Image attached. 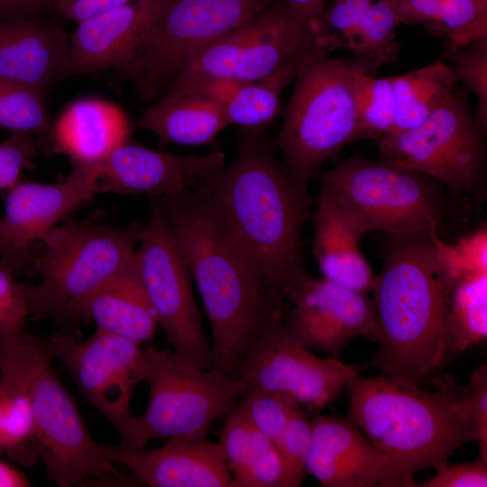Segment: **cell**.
<instances>
[{
    "label": "cell",
    "instance_id": "obj_1",
    "mask_svg": "<svg viewBox=\"0 0 487 487\" xmlns=\"http://www.w3.org/2000/svg\"><path fill=\"white\" fill-rule=\"evenodd\" d=\"M230 164L197 182L211 215L271 296L308 274L302 228L314 199L308 181L273 156L266 128L239 127Z\"/></svg>",
    "mask_w": 487,
    "mask_h": 487
},
{
    "label": "cell",
    "instance_id": "obj_2",
    "mask_svg": "<svg viewBox=\"0 0 487 487\" xmlns=\"http://www.w3.org/2000/svg\"><path fill=\"white\" fill-rule=\"evenodd\" d=\"M466 269L455 244L436 232L389 234L371 289L379 349L369 366L418 386L446 363L451 294Z\"/></svg>",
    "mask_w": 487,
    "mask_h": 487
},
{
    "label": "cell",
    "instance_id": "obj_3",
    "mask_svg": "<svg viewBox=\"0 0 487 487\" xmlns=\"http://www.w3.org/2000/svg\"><path fill=\"white\" fill-rule=\"evenodd\" d=\"M160 200L208 317L212 368L239 378L245 353L266 325L282 316L283 305L259 280L197 189Z\"/></svg>",
    "mask_w": 487,
    "mask_h": 487
},
{
    "label": "cell",
    "instance_id": "obj_4",
    "mask_svg": "<svg viewBox=\"0 0 487 487\" xmlns=\"http://www.w3.org/2000/svg\"><path fill=\"white\" fill-rule=\"evenodd\" d=\"M434 384L433 391H425L383 373H357L345 386L346 418L395 462L409 487L418 472L436 470L462 446L479 442L466 386L447 374Z\"/></svg>",
    "mask_w": 487,
    "mask_h": 487
},
{
    "label": "cell",
    "instance_id": "obj_5",
    "mask_svg": "<svg viewBox=\"0 0 487 487\" xmlns=\"http://www.w3.org/2000/svg\"><path fill=\"white\" fill-rule=\"evenodd\" d=\"M39 242L24 273L29 318L48 319L59 328L88 324L87 307L96 292L135 259L142 226L64 218Z\"/></svg>",
    "mask_w": 487,
    "mask_h": 487
},
{
    "label": "cell",
    "instance_id": "obj_6",
    "mask_svg": "<svg viewBox=\"0 0 487 487\" xmlns=\"http://www.w3.org/2000/svg\"><path fill=\"white\" fill-rule=\"evenodd\" d=\"M133 51L117 71L152 101L200 51L248 22L273 0H137Z\"/></svg>",
    "mask_w": 487,
    "mask_h": 487
},
{
    "label": "cell",
    "instance_id": "obj_7",
    "mask_svg": "<svg viewBox=\"0 0 487 487\" xmlns=\"http://www.w3.org/2000/svg\"><path fill=\"white\" fill-rule=\"evenodd\" d=\"M365 65L378 69L356 57L321 53L298 74L283 124L271 140L295 176L309 181L326 160L361 139L355 72Z\"/></svg>",
    "mask_w": 487,
    "mask_h": 487
},
{
    "label": "cell",
    "instance_id": "obj_8",
    "mask_svg": "<svg viewBox=\"0 0 487 487\" xmlns=\"http://www.w3.org/2000/svg\"><path fill=\"white\" fill-rule=\"evenodd\" d=\"M139 376L149 387V400L118 445L130 450L154 439L207 437L212 424L236 407L247 388L241 378L200 368L153 346L142 345Z\"/></svg>",
    "mask_w": 487,
    "mask_h": 487
},
{
    "label": "cell",
    "instance_id": "obj_9",
    "mask_svg": "<svg viewBox=\"0 0 487 487\" xmlns=\"http://www.w3.org/2000/svg\"><path fill=\"white\" fill-rule=\"evenodd\" d=\"M313 177L363 235L371 231L438 233L454 201L427 175L358 154Z\"/></svg>",
    "mask_w": 487,
    "mask_h": 487
},
{
    "label": "cell",
    "instance_id": "obj_10",
    "mask_svg": "<svg viewBox=\"0 0 487 487\" xmlns=\"http://www.w3.org/2000/svg\"><path fill=\"white\" fill-rule=\"evenodd\" d=\"M322 25L271 3L244 24L214 41L176 75L162 96H178L214 78L260 81L293 63L326 52Z\"/></svg>",
    "mask_w": 487,
    "mask_h": 487
},
{
    "label": "cell",
    "instance_id": "obj_11",
    "mask_svg": "<svg viewBox=\"0 0 487 487\" xmlns=\"http://www.w3.org/2000/svg\"><path fill=\"white\" fill-rule=\"evenodd\" d=\"M46 338L31 334L28 347V389L39 461L60 487L90 479L119 477L110 446L90 435L72 395L53 367Z\"/></svg>",
    "mask_w": 487,
    "mask_h": 487
},
{
    "label": "cell",
    "instance_id": "obj_12",
    "mask_svg": "<svg viewBox=\"0 0 487 487\" xmlns=\"http://www.w3.org/2000/svg\"><path fill=\"white\" fill-rule=\"evenodd\" d=\"M464 90L455 87L418 125L377 140L379 160L437 180L453 200L476 192L485 165L482 133Z\"/></svg>",
    "mask_w": 487,
    "mask_h": 487
},
{
    "label": "cell",
    "instance_id": "obj_13",
    "mask_svg": "<svg viewBox=\"0 0 487 487\" xmlns=\"http://www.w3.org/2000/svg\"><path fill=\"white\" fill-rule=\"evenodd\" d=\"M150 200V219L142 228L135 255L142 284L173 352L196 366L212 368V345L202 326L188 268L160 198Z\"/></svg>",
    "mask_w": 487,
    "mask_h": 487
},
{
    "label": "cell",
    "instance_id": "obj_14",
    "mask_svg": "<svg viewBox=\"0 0 487 487\" xmlns=\"http://www.w3.org/2000/svg\"><path fill=\"white\" fill-rule=\"evenodd\" d=\"M87 401L116 430L122 440L134 416L131 400L141 383L142 345L99 330L82 339L78 328L60 327L46 337Z\"/></svg>",
    "mask_w": 487,
    "mask_h": 487
},
{
    "label": "cell",
    "instance_id": "obj_15",
    "mask_svg": "<svg viewBox=\"0 0 487 487\" xmlns=\"http://www.w3.org/2000/svg\"><path fill=\"white\" fill-rule=\"evenodd\" d=\"M271 319L242 361L238 377L247 388L280 392L318 411L331 402L360 368L333 356L319 357Z\"/></svg>",
    "mask_w": 487,
    "mask_h": 487
},
{
    "label": "cell",
    "instance_id": "obj_16",
    "mask_svg": "<svg viewBox=\"0 0 487 487\" xmlns=\"http://www.w3.org/2000/svg\"><path fill=\"white\" fill-rule=\"evenodd\" d=\"M96 194L95 167L72 166L69 176L53 183H17L5 193L0 262L17 276L23 272L44 235Z\"/></svg>",
    "mask_w": 487,
    "mask_h": 487
},
{
    "label": "cell",
    "instance_id": "obj_17",
    "mask_svg": "<svg viewBox=\"0 0 487 487\" xmlns=\"http://www.w3.org/2000/svg\"><path fill=\"white\" fill-rule=\"evenodd\" d=\"M285 299L293 307L282 315V325L309 349L340 358L354 337L376 340L374 309L366 293L307 274L287 290Z\"/></svg>",
    "mask_w": 487,
    "mask_h": 487
},
{
    "label": "cell",
    "instance_id": "obj_18",
    "mask_svg": "<svg viewBox=\"0 0 487 487\" xmlns=\"http://www.w3.org/2000/svg\"><path fill=\"white\" fill-rule=\"evenodd\" d=\"M221 151L207 154H171L150 149L132 139L95 166L97 194L169 198L216 174L225 166Z\"/></svg>",
    "mask_w": 487,
    "mask_h": 487
},
{
    "label": "cell",
    "instance_id": "obj_19",
    "mask_svg": "<svg viewBox=\"0 0 487 487\" xmlns=\"http://www.w3.org/2000/svg\"><path fill=\"white\" fill-rule=\"evenodd\" d=\"M305 472L326 487H409L395 462L347 418L317 416Z\"/></svg>",
    "mask_w": 487,
    "mask_h": 487
},
{
    "label": "cell",
    "instance_id": "obj_20",
    "mask_svg": "<svg viewBox=\"0 0 487 487\" xmlns=\"http://www.w3.org/2000/svg\"><path fill=\"white\" fill-rule=\"evenodd\" d=\"M110 457L151 487H234L221 445L207 437H170L155 449L110 446Z\"/></svg>",
    "mask_w": 487,
    "mask_h": 487
},
{
    "label": "cell",
    "instance_id": "obj_21",
    "mask_svg": "<svg viewBox=\"0 0 487 487\" xmlns=\"http://www.w3.org/2000/svg\"><path fill=\"white\" fill-rule=\"evenodd\" d=\"M133 128L128 115L114 102L78 98L50 124L41 150L66 155L71 166L95 167L130 140Z\"/></svg>",
    "mask_w": 487,
    "mask_h": 487
},
{
    "label": "cell",
    "instance_id": "obj_22",
    "mask_svg": "<svg viewBox=\"0 0 487 487\" xmlns=\"http://www.w3.org/2000/svg\"><path fill=\"white\" fill-rule=\"evenodd\" d=\"M69 34L47 17L0 21V80L46 95L61 81Z\"/></svg>",
    "mask_w": 487,
    "mask_h": 487
},
{
    "label": "cell",
    "instance_id": "obj_23",
    "mask_svg": "<svg viewBox=\"0 0 487 487\" xmlns=\"http://www.w3.org/2000/svg\"><path fill=\"white\" fill-rule=\"evenodd\" d=\"M30 334L0 337V455L25 467L39 462L28 389Z\"/></svg>",
    "mask_w": 487,
    "mask_h": 487
},
{
    "label": "cell",
    "instance_id": "obj_24",
    "mask_svg": "<svg viewBox=\"0 0 487 487\" xmlns=\"http://www.w3.org/2000/svg\"><path fill=\"white\" fill-rule=\"evenodd\" d=\"M138 5L127 3L78 22L69 36L61 81L72 76L118 71L137 36Z\"/></svg>",
    "mask_w": 487,
    "mask_h": 487
},
{
    "label": "cell",
    "instance_id": "obj_25",
    "mask_svg": "<svg viewBox=\"0 0 487 487\" xmlns=\"http://www.w3.org/2000/svg\"><path fill=\"white\" fill-rule=\"evenodd\" d=\"M312 222V252L322 278L358 292L371 291L374 276L360 248L363 234L347 220L332 196L323 188Z\"/></svg>",
    "mask_w": 487,
    "mask_h": 487
},
{
    "label": "cell",
    "instance_id": "obj_26",
    "mask_svg": "<svg viewBox=\"0 0 487 487\" xmlns=\"http://www.w3.org/2000/svg\"><path fill=\"white\" fill-rule=\"evenodd\" d=\"M86 313L96 330L141 345L152 340L159 325L142 284L136 258L96 292Z\"/></svg>",
    "mask_w": 487,
    "mask_h": 487
},
{
    "label": "cell",
    "instance_id": "obj_27",
    "mask_svg": "<svg viewBox=\"0 0 487 487\" xmlns=\"http://www.w3.org/2000/svg\"><path fill=\"white\" fill-rule=\"evenodd\" d=\"M228 125L224 105L196 94L161 96L136 122L160 146L207 144Z\"/></svg>",
    "mask_w": 487,
    "mask_h": 487
},
{
    "label": "cell",
    "instance_id": "obj_28",
    "mask_svg": "<svg viewBox=\"0 0 487 487\" xmlns=\"http://www.w3.org/2000/svg\"><path fill=\"white\" fill-rule=\"evenodd\" d=\"M457 82L453 69L442 60L393 76L395 115L391 132L411 129L426 120Z\"/></svg>",
    "mask_w": 487,
    "mask_h": 487
},
{
    "label": "cell",
    "instance_id": "obj_29",
    "mask_svg": "<svg viewBox=\"0 0 487 487\" xmlns=\"http://www.w3.org/2000/svg\"><path fill=\"white\" fill-rule=\"evenodd\" d=\"M487 337V271L461 277L452 290L446 322V362Z\"/></svg>",
    "mask_w": 487,
    "mask_h": 487
},
{
    "label": "cell",
    "instance_id": "obj_30",
    "mask_svg": "<svg viewBox=\"0 0 487 487\" xmlns=\"http://www.w3.org/2000/svg\"><path fill=\"white\" fill-rule=\"evenodd\" d=\"M310 60L293 63L264 79L243 86L225 105L229 125L266 126L280 111L281 91Z\"/></svg>",
    "mask_w": 487,
    "mask_h": 487
},
{
    "label": "cell",
    "instance_id": "obj_31",
    "mask_svg": "<svg viewBox=\"0 0 487 487\" xmlns=\"http://www.w3.org/2000/svg\"><path fill=\"white\" fill-rule=\"evenodd\" d=\"M377 69L365 65L355 72V95L361 139H376L394 127L395 98L392 77L376 78Z\"/></svg>",
    "mask_w": 487,
    "mask_h": 487
},
{
    "label": "cell",
    "instance_id": "obj_32",
    "mask_svg": "<svg viewBox=\"0 0 487 487\" xmlns=\"http://www.w3.org/2000/svg\"><path fill=\"white\" fill-rule=\"evenodd\" d=\"M45 97L38 90L0 80V128L32 133L41 151L51 124Z\"/></svg>",
    "mask_w": 487,
    "mask_h": 487
},
{
    "label": "cell",
    "instance_id": "obj_33",
    "mask_svg": "<svg viewBox=\"0 0 487 487\" xmlns=\"http://www.w3.org/2000/svg\"><path fill=\"white\" fill-rule=\"evenodd\" d=\"M400 24L391 0H374L362 21L350 48L356 58L379 68L395 60L399 53L396 28Z\"/></svg>",
    "mask_w": 487,
    "mask_h": 487
},
{
    "label": "cell",
    "instance_id": "obj_34",
    "mask_svg": "<svg viewBox=\"0 0 487 487\" xmlns=\"http://www.w3.org/2000/svg\"><path fill=\"white\" fill-rule=\"evenodd\" d=\"M237 405L274 446L289 419L299 408V404L289 395L250 388H246Z\"/></svg>",
    "mask_w": 487,
    "mask_h": 487
},
{
    "label": "cell",
    "instance_id": "obj_35",
    "mask_svg": "<svg viewBox=\"0 0 487 487\" xmlns=\"http://www.w3.org/2000/svg\"><path fill=\"white\" fill-rule=\"evenodd\" d=\"M455 63V76L477 98L474 120L483 133L487 126V39L446 55Z\"/></svg>",
    "mask_w": 487,
    "mask_h": 487
},
{
    "label": "cell",
    "instance_id": "obj_36",
    "mask_svg": "<svg viewBox=\"0 0 487 487\" xmlns=\"http://www.w3.org/2000/svg\"><path fill=\"white\" fill-rule=\"evenodd\" d=\"M219 444L231 473L266 448L270 442L238 406L226 416Z\"/></svg>",
    "mask_w": 487,
    "mask_h": 487
},
{
    "label": "cell",
    "instance_id": "obj_37",
    "mask_svg": "<svg viewBox=\"0 0 487 487\" xmlns=\"http://www.w3.org/2000/svg\"><path fill=\"white\" fill-rule=\"evenodd\" d=\"M311 438V421L306 419L299 408L289 419L275 445L283 464V487H298L301 484Z\"/></svg>",
    "mask_w": 487,
    "mask_h": 487
},
{
    "label": "cell",
    "instance_id": "obj_38",
    "mask_svg": "<svg viewBox=\"0 0 487 487\" xmlns=\"http://www.w3.org/2000/svg\"><path fill=\"white\" fill-rule=\"evenodd\" d=\"M40 147L34 135L29 133L10 132L0 142V192L5 193L22 181V173L33 166Z\"/></svg>",
    "mask_w": 487,
    "mask_h": 487
},
{
    "label": "cell",
    "instance_id": "obj_39",
    "mask_svg": "<svg viewBox=\"0 0 487 487\" xmlns=\"http://www.w3.org/2000/svg\"><path fill=\"white\" fill-rule=\"evenodd\" d=\"M0 262V337L25 329L29 318L23 283Z\"/></svg>",
    "mask_w": 487,
    "mask_h": 487
},
{
    "label": "cell",
    "instance_id": "obj_40",
    "mask_svg": "<svg viewBox=\"0 0 487 487\" xmlns=\"http://www.w3.org/2000/svg\"><path fill=\"white\" fill-rule=\"evenodd\" d=\"M234 487H283L284 469L273 444L232 473Z\"/></svg>",
    "mask_w": 487,
    "mask_h": 487
},
{
    "label": "cell",
    "instance_id": "obj_41",
    "mask_svg": "<svg viewBox=\"0 0 487 487\" xmlns=\"http://www.w3.org/2000/svg\"><path fill=\"white\" fill-rule=\"evenodd\" d=\"M440 14L433 30L448 37L487 23V0H439Z\"/></svg>",
    "mask_w": 487,
    "mask_h": 487
},
{
    "label": "cell",
    "instance_id": "obj_42",
    "mask_svg": "<svg viewBox=\"0 0 487 487\" xmlns=\"http://www.w3.org/2000/svg\"><path fill=\"white\" fill-rule=\"evenodd\" d=\"M418 487H486L487 461L479 457L472 462H449L436 470L435 476L415 482Z\"/></svg>",
    "mask_w": 487,
    "mask_h": 487
},
{
    "label": "cell",
    "instance_id": "obj_43",
    "mask_svg": "<svg viewBox=\"0 0 487 487\" xmlns=\"http://www.w3.org/2000/svg\"><path fill=\"white\" fill-rule=\"evenodd\" d=\"M472 415L479 433L480 457L487 461V367L482 364L470 374L465 385Z\"/></svg>",
    "mask_w": 487,
    "mask_h": 487
},
{
    "label": "cell",
    "instance_id": "obj_44",
    "mask_svg": "<svg viewBox=\"0 0 487 487\" xmlns=\"http://www.w3.org/2000/svg\"><path fill=\"white\" fill-rule=\"evenodd\" d=\"M398 20L405 24H422L432 31L438 23L439 0H391Z\"/></svg>",
    "mask_w": 487,
    "mask_h": 487
},
{
    "label": "cell",
    "instance_id": "obj_45",
    "mask_svg": "<svg viewBox=\"0 0 487 487\" xmlns=\"http://www.w3.org/2000/svg\"><path fill=\"white\" fill-rule=\"evenodd\" d=\"M56 14V0H0V21L26 20Z\"/></svg>",
    "mask_w": 487,
    "mask_h": 487
},
{
    "label": "cell",
    "instance_id": "obj_46",
    "mask_svg": "<svg viewBox=\"0 0 487 487\" xmlns=\"http://www.w3.org/2000/svg\"><path fill=\"white\" fill-rule=\"evenodd\" d=\"M455 247L469 271H487V230L485 227L462 237L455 244Z\"/></svg>",
    "mask_w": 487,
    "mask_h": 487
},
{
    "label": "cell",
    "instance_id": "obj_47",
    "mask_svg": "<svg viewBox=\"0 0 487 487\" xmlns=\"http://www.w3.org/2000/svg\"><path fill=\"white\" fill-rule=\"evenodd\" d=\"M133 0H56V14L70 21L80 22L106 10Z\"/></svg>",
    "mask_w": 487,
    "mask_h": 487
},
{
    "label": "cell",
    "instance_id": "obj_48",
    "mask_svg": "<svg viewBox=\"0 0 487 487\" xmlns=\"http://www.w3.org/2000/svg\"><path fill=\"white\" fill-rule=\"evenodd\" d=\"M245 84L233 78H214L194 86L183 94H196L225 106Z\"/></svg>",
    "mask_w": 487,
    "mask_h": 487
},
{
    "label": "cell",
    "instance_id": "obj_49",
    "mask_svg": "<svg viewBox=\"0 0 487 487\" xmlns=\"http://www.w3.org/2000/svg\"><path fill=\"white\" fill-rule=\"evenodd\" d=\"M281 2L305 20L323 26L325 0H281Z\"/></svg>",
    "mask_w": 487,
    "mask_h": 487
},
{
    "label": "cell",
    "instance_id": "obj_50",
    "mask_svg": "<svg viewBox=\"0 0 487 487\" xmlns=\"http://www.w3.org/2000/svg\"><path fill=\"white\" fill-rule=\"evenodd\" d=\"M31 486L28 477L15 466L0 460V487Z\"/></svg>",
    "mask_w": 487,
    "mask_h": 487
},
{
    "label": "cell",
    "instance_id": "obj_51",
    "mask_svg": "<svg viewBox=\"0 0 487 487\" xmlns=\"http://www.w3.org/2000/svg\"><path fill=\"white\" fill-rule=\"evenodd\" d=\"M344 1L353 14V17L357 26V32H358L360 24L362 21L363 20V18L365 17V15L367 14L370 8L372 7L374 0H344Z\"/></svg>",
    "mask_w": 487,
    "mask_h": 487
}]
</instances>
